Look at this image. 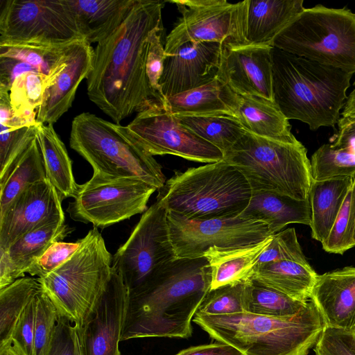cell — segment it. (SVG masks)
I'll return each instance as SVG.
<instances>
[{
	"mask_svg": "<svg viewBox=\"0 0 355 355\" xmlns=\"http://www.w3.org/2000/svg\"><path fill=\"white\" fill-rule=\"evenodd\" d=\"M248 280L210 289L196 313L224 315L244 312Z\"/></svg>",
	"mask_w": 355,
	"mask_h": 355,
	"instance_id": "obj_39",
	"label": "cell"
},
{
	"mask_svg": "<svg viewBox=\"0 0 355 355\" xmlns=\"http://www.w3.org/2000/svg\"><path fill=\"white\" fill-rule=\"evenodd\" d=\"M352 178V181H353L352 186V195H353L354 206H355V173L353 174ZM354 239L355 241V225H354Z\"/></svg>",
	"mask_w": 355,
	"mask_h": 355,
	"instance_id": "obj_52",
	"label": "cell"
},
{
	"mask_svg": "<svg viewBox=\"0 0 355 355\" xmlns=\"http://www.w3.org/2000/svg\"><path fill=\"white\" fill-rule=\"evenodd\" d=\"M337 124L338 131L331 145L355 152V119L340 117Z\"/></svg>",
	"mask_w": 355,
	"mask_h": 355,
	"instance_id": "obj_48",
	"label": "cell"
},
{
	"mask_svg": "<svg viewBox=\"0 0 355 355\" xmlns=\"http://www.w3.org/2000/svg\"><path fill=\"white\" fill-rule=\"evenodd\" d=\"M282 260L307 262L293 227L273 234L271 241L259 256L256 265Z\"/></svg>",
	"mask_w": 355,
	"mask_h": 355,
	"instance_id": "obj_42",
	"label": "cell"
},
{
	"mask_svg": "<svg viewBox=\"0 0 355 355\" xmlns=\"http://www.w3.org/2000/svg\"><path fill=\"white\" fill-rule=\"evenodd\" d=\"M272 236L250 246L227 250L210 248L204 257L211 269L210 289L250 279L259 256Z\"/></svg>",
	"mask_w": 355,
	"mask_h": 355,
	"instance_id": "obj_30",
	"label": "cell"
},
{
	"mask_svg": "<svg viewBox=\"0 0 355 355\" xmlns=\"http://www.w3.org/2000/svg\"><path fill=\"white\" fill-rule=\"evenodd\" d=\"M76 252L62 265L37 277L59 315L78 329L92 315L112 276V256L98 228L80 239Z\"/></svg>",
	"mask_w": 355,
	"mask_h": 355,
	"instance_id": "obj_7",
	"label": "cell"
},
{
	"mask_svg": "<svg viewBox=\"0 0 355 355\" xmlns=\"http://www.w3.org/2000/svg\"><path fill=\"white\" fill-rule=\"evenodd\" d=\"M37 139L43 157L46 179L62 201L73 198L78 184L75 182L72 162L53 125L37 122Z\"/></svg>",
	"mask_w": 355,
	"mask_h": 355,
	"instance_id": "obj_31",
	"label": "cell"
},
{
	"mask_svg": "<svg viewBox=\"0 0 355 355\" xmlns=\"http://www.w3.org/2000/svg\"><path fill=\"white\" fill-rule=\"evenodd\" d=\"M129 293L112 268L110 280L92 315L77 329L82 355H121L119 343L126 320Z\"/></svg>",
	"mask_w": 355,
	"mask_h": 355,
	"instance_id": "obj_16",
	"label": "cell"
},
{
	"mask_svg": "<svg viewBox=\"0 0 355 355\" xmlns=\"http://www.w3.org/2000/svg\"><path fill=\"white\" fill-rule=\"evenodd\" d=\"M167 220L175 259L201 258L210 248H243L272 236L265 223L240 216L192 220L167 211Z\"/></svg>",
	"mask_w": 355,
	"mask_h": 355,
	"instance_id": "obj_14",
	"label": "cell"
},
{
	"mask_svg": "<svg viewBox=\"0 0 355 355\" xmlns=\"http://www.w3.org/2000/svg\"><path fill=\"white\" fill-rule=\"evenodd\" d=\"M303 0H248L247 43L271 46L276 36L304 9Z\"/></svg>",
	"mask_w": 355,
	"mask_h": 355,
	"instance_id": "obj_26",
	"label": "cell"
},
{
	"mask_svg": "<svg viewBox=\"0 0 355 355\" xmlns=\"http://www.w3.org/2000/svg\"><path fill=\"white\" fill-rule=\"evenodd\" d=\"M314 352H315V355H323L322 354H321L317 351H314Z\"/></svg>",
	"mask_w": 355,
	"mask_h": 355,
	"instance_id": "obj_54",
	"label": "cell"
},
{
	"mask_svg": "<svg viewBox=\"0 0 355 355\" xmlns=\"http://www.w3.org/2000/svg\"><path fill=\"white\" fill-rule=\"evenodd\" d=\"M193 321L212 339L234 347L243 355H307L326 326L311 300L291 317L245 311L224 315L196 313Z\"/></svg>",
	"mask_w": 355,
	"mask_h": 355,
	"instance_id": "obj_4",
	"label": "cell"
},
{
	"mask_svg": "<svg viewBox=\"0 0 355 355\" xmlns=\"http://www.w3.org/2000/svg\"><path fill=\"white\" fill-rule=\"evenodd\" d=\"M70 147L87 160L94 172L131 178L158 190L166 180L161 165L132 137L125 126L83 112L72 121Z\"/></svg>",
	"mask_w": 355,
	"mask_h": 355,
	"instance_id": "obj_8",
	"label": "cell"
},
{
	"mask_svg": "<svg viewBox=\"0 0 355 355\" xmlns=\"http://www.w3.org/2000/svg\"><path fill=\"white\" fill-rule=\"evenodd\" d=\"M239 97L237 119L246 132L284 141L295 139L289 120L275 102L255 96Z\"/></svg>",
	"mask_w": 355,
	"mask_h": 355,
	"instance_id": "obj_32",
	"label": "cell"
},
{
	"mask_svg": "<svg viewBox=\"0 0 355 355\" xmlns=\"http://www.w3.org/2000/svg\"><path fill=\"white\" fill-rule=\"evenodd\" d=\"M35 296L24 309L10 338L12 346L20 355H34Z\"/></svg>",
	"mask_w": 355,
	"mask_h": 355,
	"instance_id": "obj_45",
	"label": "cell"
},
{
	"mask_svg": "<svg viewBox=\"0 0 355 355\" xmlns=\"http://www.w3.org/2000/svg\"><path fill=\"white\" fill-rule=\"evenodd\" d=\"M272 48L250 44L223 46L217 78L239 96H255L274 102Z\"/></svg>",
	"mask_w": 355,
	"mask_h": 355,
	"instance_id": "obj_18",
	"label": "cell"
},
{
	"mask_svg": "<svg viewBox=\"0 0 355 355\" xmlns=\"http://www.w3.org/2000/svg\"><path fill=\"white\" fill-rule=\"evenodd\" d=\"M149 155H173L201 163L223 159V153L184 126L177 116L158 103L137 113L125 126Z\"/></svg>",
	"mask_w": 355,
	"mask_h": 355,
	"instance_id": "obj_15",
	"label": "cell"
},
{
	"mask_svg": "<svg viewBox=\"0 0 355 355\" xmlns=\"http://www.w3.org/2000/svg\"><path fill=\"white\" fill-rule=\"evenodd\" d=\"M71 232L64 223V216L51 218L24 234L8 249H0V289L25 277L37 259Z\"/></svg>",
	"mask_w": 355,
	"mask_h": 355,
	"instance_id": "obj_22",
	"label": "cell"
},
{
	"mask_svg": "<svg viewBox=\"0 0 355 355\" xmlns=\"http://www.w3.org/2000/svg\"><path fill=\"white\" fill-rule=\"evenodd\" d=\"M54 81L23 60L0 56V89L9 92L12 108L17 116L37 118L44 91Z\"/></svg>",
	"mask_w": 355,
	"mask_h": 355,
	"instance_id": "obj_23",
	"label": "cell"
},
{
	"mask_svg": "<svg viewBox=\"0 0 355 355\" xmlns=\"http://www.w3.org/2000/svg\"><path fill=\"white\" fill-rule=\"evenodd\" d=\"M354 333L355 334V331Z\"/></svg>",
	"mask_w": 355,
	"mask_h": 355,
	"instance_id": "obj_56",
	"label": "cell"
},
{
	"mask_svg": "<svg viewBox=\"0 0 355 355\" xmlns=\"http://www.w3.org/2000/svg\"><path fill=\"white\" fill-rule=\"evenodd\" d=\"M137 0H67L85 40L98 43L119 28Z\"/></svg>",
	"mask_w": 355,
	"mask_h": 355,
	"instance_id": "obj_27",
	"label": "cell"
},
{
	"mask_svg": "<svg viewBox=\"0 0 355 355\" xmlns=\"http://www.w3.org/2000/svg\"><path fill=\"white\" fill-rule=\"evenodd\" d=\"M163 26L157 28L150 39L146 71L150 87L159 102L166 106V99L164 96L159 85L162 74L164 62L166 58L164 46L162 42Z\"/></svg>",
	"mask_w": 355,
	"mask_h": 355,
	"instance_id": "obj_43",
	"label": "cell"
},
{
	"mask_svg": "<svg viewBox=\"0 0 355 355\" xmlns=\"http://www.w3.org/2000/svg\"><path fill=\"white\" fill-rule=\"evenodd\" d=\"M175 116L184 126L223 154L246 132L236 118L230 116Z\"/></svg>",
	"mask_w": 355,
	"mask_h": 355,
	"instance_id": "obj_35",
	"label": "cell"
},
{
	"mask_svg": "<svg viewBox=\"0 0 355 355\" xmlns=\"http://www.w3.org/2000/svg\"><path fill=\"white\" fill-rule=\"evenodd\" d=\"M240 97L225 82H211L166 98V109L175 116H230L237 119Z\"/></svg>",
	"mask_w": 355,
	"mask_h": 355,
	"instance_id": "obj_24",
	"label": "cell"
},
{
	"mask_svg": "<svg viewBox=\"0 0 355 355\" xmlns=\"http://www.w3.org/2000/svg\"><path fill=\"white\" fill-rule=\"evenodd\" d=\"M85 40L67 0H1L0 45L65 46Z\"/></svg>",
	"mask_w": 355,
	"mask_h": 355,
	"instance_id": "obj_10",
	"label": "cell"
},
{
	"mask_svg": "<svg viewBox=\"0 0 355 355\" xmlns=\"http://www.w3.org/2000/svg\"><path fill=\"white\" fill-rule=\"evenodd\" d=\"M77 329L67 318L59 315L53 336L45 355H75Z\"/></svg>",
	"mask_w": 355,
	"mask_h": 355,
	"instance_id": "obj_47",
	"label": "cell"
},
{
	"mask_svg": "<svg viewBox=\"0 0 355 355\" xmlns=\"http://www.w3.org/2000/svg\"><path fill=\"white\" fill-rule=\"evenodd\" d=\"M252 193L245 176L223 159L175 171L158 189L156 201L188 220L227 218L245 210Z\"/></svg>",
	"mask_w": 355,
	"mask_h": 355,
	"instance_id": "obj_5",
	"label": "cell"
},
{
	"mask_svg": "<svg viewBox=\"0 0 355 355\" xmlns=\"http://www.w3.org/2000/svg\"><path fill=\"white\" fill-rule=\"evenodd\" d=\"M46 179L37 138L0 175V214L27 187Z\"/></svg>",
	"mask_w": 355,
	"mask_h": 355,
	"instance_id": "obj_34",
	"label": "cell"
},
{
	"mask_svg": "<svg viewBox=\"0 0 355 355\" xmlns=\"http://www.w3.org/2000/svg\"><path fill=\"white\" fill-rule=\"evenodd\" d=\"M64 216L62 200L48 180L33 184L0 214V249H8L44 221Z\"/></svg>",
	"mask_w": 355,
	"mask_h": 355,
	"instance_id": "obj_19",
	"label": "cell"
},
{
	"mask_svg": "<svg viewBox=\"0 0 355 355\" xmlns=\"http://www.w3.org/2000/svg\"><path fill=\"white\" fill-rule=\"evenodd\" d=\"M223 160L245 176L252 191L309 198L311 162L306 148L296 138L284 141L245 132L223 154Z\"/></svg>",
	"mask_w": 355,
	"mask_h": 355,
	"instance_id": "obj_6",
	"label": "cell"
},
{
	"mask_svg": "<svg viewBox=\"0 0 355 355\" xmlns=\"http://www.w3.org/2000/svg\"><path fill=\"white\" fill-rule=\"evenodd\" d=\"M165 2L137 0L121 26L94 49L87 95L116 123L160 103L150 87L146 65L150 36L163 26Z\"/></svg>",
	"mask_w": 355,
	"mask_h": 355,
	"instance_id": "obj_1",
	"label": "cell"
},
{
	"mask_svg": "<svg viewBox=\"0 0 355 355\" xmlns=\"http://www.w3.org/2000/svg\"><path fill=\"white\" fill-rule=\"evenodd\" d=\"M41 288L37 278L23 277L0 289V344L10 340L21 312Z\"/></svg>",
	"mask_w": 355,
	"mask_h": 355,
	"instance_id": "obj_36",
	"label": "cell"
},
{
	"mask_svg": "<svg viewBox=\"0 0 355 355\" xmlns=\"http://www.w3.org/2000/svg\"><path fill=\"white\" fill-rule=\"evenodd\" d=\"M156 190L138 179L94 172L87 182L78 184L67 211L75 221L103 229L144 213L150 197Z\"/></svg>",
	"mask_w": 355,
	"mask_h": 355,
	"instance_id": "obj_11",
	"label": "cell"
},
{
	"mask_svg": "<svg viewBox=\"0 0 355 355\" xmlns=\"http://www.w3.org/2000/svg\"><path fill=\"white\" fill-rule=\"evenodd\" d=\"M174 355H243V354L225 343L215 340L209 344L184 349Z\"/></svg>",
	"mask_w": 355,
	"mask_h": 355,
	"instance_id": "obj_49",
	"label": "cell"
},
{
	"mask_svg": "<svg viewBox=\"0 0 355 355\" xmlns=\"http://www.w3.org/2000/svg\"><path fill=\"white\" fill-rule=\"evenodd\" d=\"M311 171L314 180L352 177L355 173V152L325 144L311 156Z\"/></svg>",
	"mask_w": 355,
	"mask_h": 355,
	"instance_id": "obj_38",
	"label": "cell"
},
{
	"mask_svg": "<svg viewBox=\"0 0 355 355\" xmlns=\"http://www.w3.org/2000/svg\"><path fill=\"white\" fill-rule=\"evenodd\" d=\"M354 86H355V81H354Z\"/></svg>",
	"mask_w": 355,
	"mask_h": 355,
	"instance_id": "obj_55",
	"label": "cell"
},
{
	"mask_svg": "<svg viewBox=\"0 0 355 355\" xmlns=\"http://www.w3.org/2000/svg\"><path fill=\"white\" fill-rule=\"evenodd\" d=\"M318 275L308 261L282 260L256 265L251 279L306 302L311 300Z\"/></svg>",
	"mask_w": 355,
	"mask_h": 355,
	"instance_id": "obj_28",
	"label": "cell"
},
{
	"mask_svg": "<svg viewBox=\"0 0 355 355\" xmlns=\"http://www.w3.org/2000/svg\"><path fill=\"white\" fill-rule=\"evenodd\" d=\"M314 351L323 355H355V334L325 326Z\"/></svg>",
	"mask_w": 355,
	"mask_h": 355,
	"instance_id": "obj_46",
	"label": "cell"
},
{
	"mask_svg": "<svg viewBox=\"0 0 355 355\" xmlns=\"http://www.w3.org/2000/svg\"><path fill=\"white\" fill-rule=\"evenodd\" d=\"M0 175L37 138V118L19 116L12 108L9 92L0 90Z\"/></svg>",
	"mask_w": 355,
	"mask_h": 355,
	"instance_id": "obj_33",
	"label": "cell"
},
{
	"mask_svg": "<svg viewBox=\"0 0 355 355\" xmlns=\"http://www.w3.org/2000/svg\"><path fill=\"white\" fill-rule=\"evenodd\" d=\"M223 45L187 42L166 56L159 85L167 98L203 86L217 78Z\"/></svg>",
	"mask_w": 355,
	"mask_h": 355,
	"instance_id": "obj_17",
	"label": "cell"
},
{
	"mask_svg": "<svg viewBox=\"0 0 355 355\" xmlns=\"http://www.w3.org/2000/svg\"><path fill=\"white\" fill-rule=\"evenodd\" d=\"M354 225L355 206L351 187L329 235L321 243L324 250L342 254L355 247Z\"/></svg>",
	"mask_w": 355,
	"mask_h": 355,
	"instance_id": "obj_40",
	"label": "cell"
},
{
	"mask_svg": "<svg viewBox=\"0 0 355 355\" xmlns=\"http://www.w3.org/2000/svg\"><path fill=\"white\" fill-rule=\"evenodd\" d=\"M210 288L211 269L205 257L174 259L129 295L121 341L189 338L191 321Z\"/></svg>",
	"mask_w": 355,
	"mask_h": 355,
	"instance_id": "obj_2",
	"label": "cell"
},
{
	"mask_svg": "<svg viewBox=\"0 0 355 355\" xmlns=\"http://www.w3.org/2000/svg\"><path fill=\"white\" fill-rule=\"evenodd\" d=\"M308 302L295 300L250 278L248 280L245 311L271 317H291L305 308Z\"/></svg>",
	"mask_w": 355,
	"mask_h": 355,
	"instance_id": "obj_37",
	"label": "cell"
},
{
	"mask_svg": "<svg viewBox=\"0 0 355 355\" xmlns=\"http://www.w3.org/2000/svg\"><path fill=\"white\" fill-rule=\"evenodd\" d=\"M174 259L167 210L156 201L112 256V266L132 295Z\"/></svg>",
	"mask_w": 355,
	"mask_h": 355,
	"instance_id": "obj_13",
	"label": "cell"
},
{
	"mask_svg": "<svg viewBox=\"0 0 355 355\" xmlns=\"http://www.w3.org/2000/svg\"><path fill=\"white\" fill-rule=\"evenodd\" d=\"M0 355H20L12 346L11 341L0 344Z\"/></svg>",
	"mask_w": 355,
	"mask_h": 355,
	"instance_id": "obj_51",
	"label": "cell"
},
{
	"mask_svg": "<svg viewBox=\"0 0 355 355\" xmlns=\"http://www.w3.org/2000/svg\"><path fill=\"white\" fill-rule=\"evenodd\" d=\"M311 300L327 327L355 331V266L318 275Z\"/></svg>",
	"mask_w": 355,
	"mask_h": 355,
	"instance_id": "obj_21",
	"label": "cell"
},
{
	"mask_svg": "<svg viewBox=\"0 0 355 355\" xmlns=\"http://www.w3.org/2000/svg\"><path fill=\"white\" fill-rule=\"evenodd\" d=\"M93 52L85 40L69 45L64 69L44 91L37 110V122L53 125L69 110L80 83L92 69Z\"/></svg>",
	"mask_w": 355,
	"mask_h": 355,
	"instance_id": "obj_20",
	"label": "cell"
},
{
	"mask_svg": "<svg viewBox=\"0 0 355 355\" xmlns=\"http://www.w3.org/2000/svg\"><path fill=\"white\" fill-rule=\"evenodd\" d=\"M75 355H82L79 341H78V333H77V338L76 341V351H75Z\"/></svg>",
	"mask_w": 355,
	"mask_h": 355,
	"instance_id": "obj_53",
	"label": "cell"
},
{
	"mask_svg": "<svg viewBox=\"0 0 355 355\" xmlns=\"http://www.w3.org/2000/svg\"><path fill=\"white\" fill-rule=\"evenodd\" d=\"M352 177L313 180L309 192L312 238L322 243L329 235L352 186Z\"/></svg>",
	"mask_w": 355,
	"mask_h": 355,
	"instance_id": "obj_29",
	"label": "cell"
},
{
	"mask_svg": "<svg viewBox=\"0 0 355 355\" xmlns=\"http://www.w3.org/2000/svg\"><path fill=\"white\" fill-rule=\"evenodd\" d=\"M272 47L355 73V13L322 5L304 8L274 39Z\"/></svg>",
	"mask_w": 355,
	"mask_h": 355,
	"instance_id": "obj_9",
	"label": "cell"
},
{
	"mask_svg": "<svg viewBox=\"0 0 355 355\" xmlns=\"http://www.w3.org/2000/svg\"><path fill=\"white\" fill-rule=\"evenodd\" d=\"M273 99L289 119L311 130L338 123L352 73L272 47Z\"/></svg>",
	"mask_w": 355,
	"mask_h": 355,
	"instance_id": "obj_3",
	"label": "cell"
},
{
	"mask_svg": "<svg viewBox=\"0 0 355 355\" xmlns=\"http://www.w3.org/2000/svg\"><path fill=\"white\" fill-rule=\"evenodd\" d=\"M239 216L265 223L272 235L287 225L309 226L311 220L309 198L300 200L266 191H252L248 205Z\"/></svg>",
	"mask_w": 355,
	"mask_h": 355,
	"instance_id": "obj_25",
	"label": "cell"
},
{
	"mask_svg": "<svg viewBox=\"0 0 355 355\" xmlns=\"http://www.w3.org/2000/svg\"><path fill=\"white\" fill-rule=\"evenodd\" d=\"M181 14L166 36V55L187 42H218L225 46L248 44L246 19L248 0H172Z\"/></svg>",
	"mask_w": 355,
	"mask_h": 355,
	"instance_id": "obj_12",
	"label": "cell"
},
{
	"mask_svg": "<svg viewBox=\"0 0 355 355\" xmlns=\"http://www.w3.org/2000/svg\"><path fill=\"white\" fill-rule=\"evenodd\" d=\"M58 317L56 307L42 288L35 296L34 355H45L47 352Z\"/></svg>",
	"mask_w": 355,
	"mask_h": 355,
	"instance_id": "obj_41",
	"label": "cell"
},
{
	"mask_svg": "<svg viewBox=\"0 0 355 355\" xmlns=\"http://www.w3.org/2000/svg\"><path fill=\"white\" fill-rule=\"evenodd\" d=\"M80 244V239L76 242L53 243L31 265L26 273L39 278L47 275L67 261L76 252Z\"/></svg>",
	"mask_w": 355,
	"mask_h": 355,
	"instance_id": "obj_44",
	"label": "cell"
},
{
	"mask_svg": "<svg viewBox=\"0 0 355 355\" xmlns=\"http://www.w3.org/2000/svg\"><path fill=\"white\" fill-rule=\"evenodd\" d=\"M340 114L344 118L355 119V86L349 96L347 97Z\"/></svg>",
	"mask_w": 355,
	"mask_h": 355,
	"instance_id": "obj_50",
	"label": "cell"
}]
</instances>
